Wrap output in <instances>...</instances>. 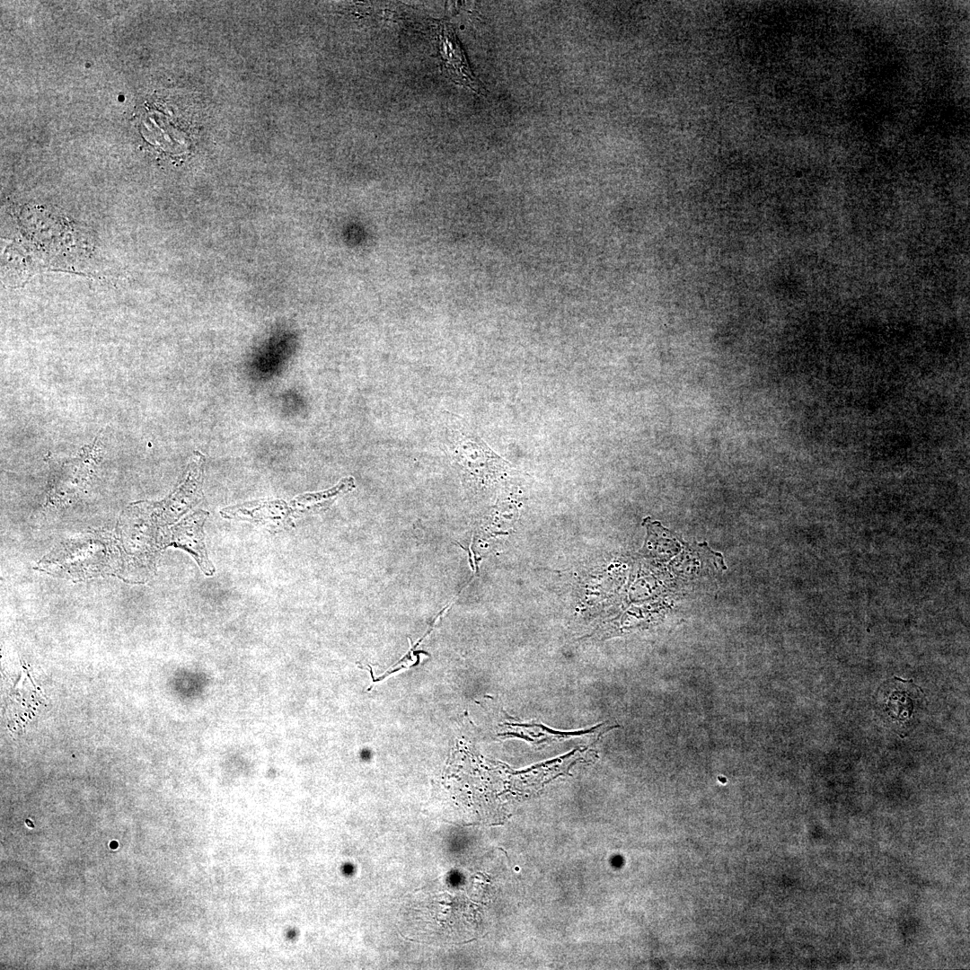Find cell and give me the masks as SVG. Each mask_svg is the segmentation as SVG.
Instances as JSON below:
<instances>
[{
    "instance_id": "cell-5",
    "label": "cell",
    "mask_w": 970,
    "mask_h": 970,
    "mask_svg": "<svg viewBox=\"0 0 970 970\" xmlns=\"http://www.w3.org/2000/svg\"><path fill=\"white\" fill-rule=\"evenodd\" d=\"M224 518L261 525L275 532L294 525L290 507L283 500H260L227 507L220 511Z\"/></svg>"
},
{
    "instance_id": "cell-3",
    "label": "cell",
    "mask_w": 970,
    "mask_h": 970,
    "mask_svg": "<svg viewBox=\"0 0 970 970\" xmlns=\"http://www.w3.org/2000/svg\"><path fill=\"white\" fill-rule=\"evenodd\" d=\"M436 44L445 75L454 83L480 93L481 85L472 73L454 28L448 22H438Z\"/></svg>"
},
{
    "instance_id": "cell-4",
    "label": "cell",
    "mask_w": 970,
    "mask_h": 970,
    "mask_svg": "<svg viewBox=\"0 0 970 970\" xmlns=\"http://www.w3.org/2000/svg\"><path fill=\"white\" fill-rule=\"evenodd\" d=\"M99 454L98 444L93 443L84 447L76 458L65 462L57 474L53 475L50 499L61 504L75 497L88 482Z\"/></svg>"
},
{
    "instance_id": "cell-1",
    "label": "cell",
    "mask_w": 970,
    "mask_h": 970,
    "mask_svg": "<svg viewBox=\"0 0 970 970\" xmlns=\"http://www.w3.org/2000/svg\"><path fill=\"white\" fill-rule=\"evenodd\" d=\"M204 456L195 453L181 484L164 499L157 502H137V507L149 512L150 519L158 525H172L202 498Z\"/></svg>"
},
{
    "instance_id": "cell-6",
    "label": "cell",
    "mask_w": 970,
    "mask_h": 970,
    "mask_svg": "<svg viewBox=\"0 0 970 970\" xmlns=\"http://www.w3.org/2000/svg\"><path fill=\"white\" fill-rule=\"evenodd\" d=\"M353 487L354 480L347 478L329 490L298 496L291 502L293 516L319 512L326 508L337 495L345 493Z\"/></svg>"
},
{
    "instance_id": "cell-2",
    "label": "cell",
    "mask_w": 970,
    "mask_h": 970,
    "mask_svg": "<svg viewBox=\"0 0 970 970\" xmlns=\"http://www.w3.org/2000/svg\"><path fill=\"white\" fill-rule=\"evenodd\" d=\"M208 516V512L204 510L190 514L174 526L163 531L159 546L165 548L173 545L184 549L192 555L206 575L212 576L216 569L207 555L203 529Z\"/></svg>"
},
{
    "instance_id": "cell-7",
    "label": "cell",
    "mask_w": 970,
    "mask_h": 970,
    "mask_svg": "<svg viewBox=\"0 0 970 970\" xmlns=\"http://www.w3.org/2000/svg\"><path fill=\"white\" fill-rule=\"evenodd\" d=\"M889 684L888 689H890V691L888 693L886 692L885 694L886 697H888V699L886 698V706L884 707L886 715L895 721L910 719L913 714L911 712L914 709L913 703L915 701L912 700L913 698L910 697V693L908 692L909 685L903 684V691H900V685H897V683Z\"/></svg>"
}]
</instances>
